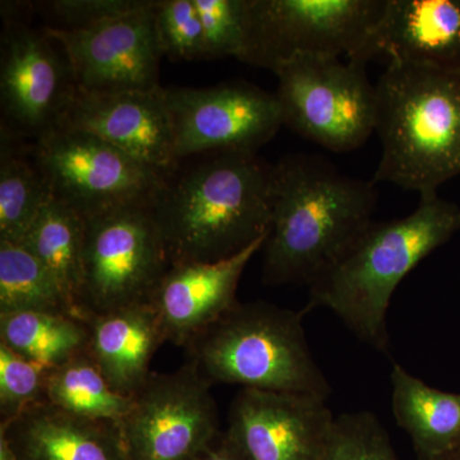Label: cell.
Instances as JSON below:
<instances>
[{"label":"cell","instance_id":"6da1fadb","mask_svg":"<svg viewBox=\"0 0 460 460\" xmlns=\"http://www.w3.org/2000/svg\"><path fill=\"white\" fill-rule=\"evenodd\" d=\"M377 192L325 157L290 154L274 164L263 283L307 284L341 259L374 222Z\"/></svg>","mask_w":460,"mask_h":460},{"label":"cell","instance_id":"7a4b0ae2","mask_svg":"<svg viewBox=\"0 0 460 460\" xmlns=\"http://www.w3.org/2000/svg\"><path fill=\"white\" fill-rule=\"evenodd\" d=\"M210 155L168 177L151 204L169 266L230 259L270 230L274 164L256 153Z\"/></svg>","mask_w":460,"mask_h":460},{"label":"cell","instance_id":"3957f363","mask_svg":"<svg viewBox=\"0 0 460 460\" xmlns=\"http://www.w3.org/2000/svg\"><path fill=\"white\" fill-rule=\"evenodd\" d=\"M460 230V208L435 196L416 210L387 222H372L349 250L308 290L305 314L328 308L363 343L389 354L387 310L396 288L422 260Z\"/></svg>","mask_w":460,"mask_h":460},{"label":"cell","instance_id":"277c9868","mask_svg":"<svg viewBox=\"0 0 460 460\" xmlns=\"http://www.w3.org/2000/svg\"><path fill=\"white\" fill-rule=\"evenodd\" d=\"M376 93L381 156L374 183L435 198L460 175V74L387 63Z\"/></svg>","mask_w":460,"mask_h":460},{"label":"cell","instance_id":"5b68a950","mask_svg":"<svg viewBox=\"0 0 460 460\" xmlns=\"http://www.w3.org/2000/svg\"><path fill=\"white\" fill-rule=\"evenodd\" d=\"M305 311L237 302L187 344L190 362L210 385L296 393L328 399L332 386L314 361Z\"/></svg>","mask_w":460,"mask_h":460},{"label":"cell","instance_id":"8992f818","mask_svg":"<svg viewBox=\"0 0 460 460\" xmlns=\"http://www.w3.org/2000/svg\"><path fill=\"white\" fill-rule=\"evenodd\" d=\"M283 126L332 153H349L376 132L377 93L366 65L298 57L275 69Z\"/></svg>","mask_w":460,"mask_h":460},{"label":"cell","instance_id":"52a82bcc","mask_svg":"<svg viewBox=\"0 0 460 460\" xmlns=\"http://www.w3.org/2000/svg\"><path fill=\"white\" fill-rule=\"evenodd\" d=\"M33 164L53 198L84 219L127 205L153 204L168 180L98 136L66 126L36 138Z\"/></svg>","mask_w":460,"mask_h":460},{"label":"cell","instance_id":"ba28073f","mask_svg":"<svg viewBox=\"0 0 460 460\" xmlns=\"http://www.w3.org/2000/svg\"><path fill=\"white\" fill-rule=\"evenodd\" d=\"M384 5L385 0H248L239 60L274 72L298 57L349 59Z\"/></svg>","mask_w":460,"mask_h":460},{"label":"cell","instance_id":"9c48e42d","mask_svg":"<svg viewBox=\"0 0 460 460\" xmlns=\"http://www.w3.org/2000/svg\"><path fill=\"white\" fill-rule=\"evenodd\" d=\"M168 268L151 204L84 219L83 305L89 317L150 302Z\"/></svg>","mask_w":460,"mask_h":460},{"label":"cell","instance_id":"30bf717a","mask_svg":"<svg viewBox=\"0 0 460 460\" xmlns=\"http://www.w3.org/2000/svg\"><path fill=\"white\" fill-rule=\"evenodd\" d=\"M211 386L192 362L151 374L120 425L129 460H190L222 432Z\"/></svg>","mask_w":460,"mask_h":460},{"label":"cell","instance_id":"8fae6325","mask_svg":"<svg viewBox=\"0 0 460 460\" xmlns=\"http://www.w3.org/2000/svg\"><path fill=\"white\" fill-rule=\"evenodd\" d=\"M164 93L178 162L199 154L256 153L283 126L275 93L243 81L166 87Z\"/></svg>","mask_w":460,"mask_h":460},{"label":"cell","instance_id":"7c38bea8","mask_svg":"<svg viewBox=\"0 0 460 460\" xmlns=\"http://www.w3.org/2000/svg\"><path fill=\"white\" fill-rule=\"evenodd\" d=\"M155 2L83 30L45 27L65 51L75 84L84 93L154 90L160 86Z\"/></svg>","mask_w":460,"mask_h":460},{"label":"cell","instance_id":"4fadbf2b","mask_svg":"<svg viewBox=\"0 0 460 460\" xmlns=\"http://www.w3.org/2000/svg\"><path fill=\"white\" fill-rule=\"evenodd\" d=\"M54 42L23 23H8L3 32L0 98L14 132L38 138L59 124L74 98L71 66Z\"/></svg>","mask_w":460,"mask_h":460},{"label":"cell","instance_id":"5bb4252c","mask_svg":"<svg viewBox=\"0 0 460 460\" xmlns=\"http://www.w3.org/2000/svg\"><path fill=\"white\" fill-rule=\"evenodd\" d=\"M334 420L317 396L241 389L226 432L247 460H320Z\"/></svg>","mask_w":460,"mask_h":460},{"label":"cell","instance_id":"9a60e30c","mask_svg":"<svg viewBox=\"0 0 460 460\" xmlns=\"http://www.w3.org/2000/svg\"><path fill=\"white\" fill-rule=\"evenodd\" d=\"M58 126L93 133L165 177L177 171L164 87L117 93L75 89Z\"/></svg>","mask_w":460,"mask_h":460},{"label":"cell","instance_id":"2e32d148","mask_svg":"<svg viewBox=\"0 0 460 460\" xmlns=\"http://www.w3.org/2000/svg\"><path fill=\"white\" fill-rule=\"evenodd\" d=\"M387 63L460 74V0H385L361 48L348 60Z\"/></svg>","mask_w":460,"mask_h":460},{"label":"cell","instance_id":"e0dca14e","mask_svg":"<svg viewBox=\"0 0 460 460\" xmlns=\"http://www.w3.org/2000/svg\"><path fill=\"white\" fill-rule=\"evenodd\" d=\"M266 238L268 235L222 261L169 266L150 298L165 341L186 348L237 304L235 295L242 274L251 259L262 250Z\"/></svg>","mask_w":460,"mask_h":460},{"label":"cell","instance_id":"ac0fdd59","mask_svg":"<svg viewBox=\"0 0 460 460\" xmlns=\"http://www.w3.org/2000/svg\"><path fill=\"white\" fill-rule=\"evenodd\" d=\"M20 460H129L114 423L74 416L44 402L0 422Z\"/></svg>","mask_w":460,"mask_h":460},{"label":"cell","instance_id":"d6986e66","mask_svg":"<svg viewBox=\"0 0 460 460\" xmlns=\"http://www.w3.org/2000/svg\"><path fill=\"white\" fill-rule=\"evenodd\" d=\"M87 352L124 395L133 396L150 376L154 354L164 343L159 319L150 302L91 314Z\"/></svg>","mask_w":460,"mask_h":460},{"label":"cell","instance_id":"ffe728a7","mask_svg":"<svg viewBox=\"0 0 460 460\" xmlns=\"http://www.w3.org/2000/svg\"><path fill=\"white\" fill-rule=\"evenodd\" d=\"M393 414L419 460H440L460 447V394L441 392L394 363Z\"/></svg>","mask_w":460,"mask_h":460},{"label":"cell","instance_id":"44dd1931","mask_svg":"<svg viewBox=\"0 0 460 460\" xmlns=\"http://www.w3.org/2000/svg\"><path fill=\"white\" fill-rule=\"evenodd\" d=\"M56 278L66 298L84 310V219L51 196L21 242Z\"/></svg>","mask_w":460,"mask_h":460},{"label":"cell","instance_id":"7402d4cb","mask_svg":"<svg viewBox=\"0 0 460 460\" xmlns=\"http://www.w3.org/2000/svg\"><path fill=\"white\" fill-rule=\"evenodd\" d=\"M45 402L74 416L120 428L132 410L133 396L118 392L86 349L51 368Z\"/></svg>","mask_w":460,"mask_h":460},{"label":"cell","instance_id":"603a6c76","mask_svg":"<svg viewBox=\"0 0 460 460\" xmlns=\"http://www.w3.org/2000/svg\"><path fill=\"white\" fill-rule=\"evenodd\" d=\"M0 344L54 368L87 349L89 323L69 314L42 311L0 314Z\"/></svg>","mask_w":460,"mask_h":460},{"label":"cell","instance_id":"cb8c5ba5","mask_svg":"<svg viewBox=\"0 0 460 460\" xmlns=\"http://www.w3.org/2000/svg\"><path fill=\"white\" fill-rule=\"evenodd\" d=\"M42 311L87 321L23 244L0 242V314Z\"/></svg>","mask_w":460,"mask_h":460},{"label":"cell","instance_id":"d4e9b609","mask_svg":"<svg viewBox=\"0 0 460 460\" xmlns=\"http://www.w3.org/2000/svg\"><path fill=\"white\" fill-rule=\"evenodd\" d=\"M0 157V242L21 243L53 195L35 164L12 154L4 140Z\"/></svg>","mask_w":460,"mask_h":460},{"label":"cell","instance_id":"484cf974","mask_svg":"<svg viewBox=\"0 0 460 460\" xmlns=\"http://www.w3.org/2000/svg\"><path fill=\"white\" fill-rule=\"evenodd\" d=\"M320 460H401L389 434L371 411L335 417Z\"/></svg>","mask_w":460,"mask_h":460},{"label":"cell","instance_id":"4316f807","mask_svg":"<svg viewBox=\"0 0 460 460\" xmlns=\"http://www.w3.org/2000/svg\"><path fill=\"white\" fill-rule=\"evenodd\" d=\"M50 367L0 344V416L8 422L45 402Z\"/></svg>","mask_w":460,"mask_h":460},{"label":"cell","instance_id":"83f0119b","mask_svg":"<svg viewBox=\"0 0 460 460\" xmlns=\"http://www.w3.org/2000/svg\"><path fill=\"white\" fill-rule=\"evenodd\" d=\"M204 30V59L243 54L248 0H193Z\"/></svg>","mask_w":460,"mask_h":460},{"label":"cell","instance_id":"f1b7e54d","mask_svg":"<svg viewBox=\"0 0 460 460\" xmlns=\"http://www.w3.org/2000/svg\"><path fill=\"white\" fill-rule=\"evenodd\" d=\"M160 48L175 60L204 59V30L193 0H162L154 4Z\"/></svg>","mask_w":460,"mask_h":460},{"label":"cell","instance_id":"f546056e","mask_svg":"<svg viewBox=\"0 0 460 460\" xmlns=\"http://www.w3.org/2000/svg\"><path fill=\"white\" fill-rule=\"evenodd\" d=\"M147 0H58L50 3L51 13L59 21L60 30H83L123 16L144 7Z\"/></svg>","mask_w":460,"mask_h":460},{"label":"cell","instance_id":"4dcf8cb0","mask_svg":"<svg viewBox=\"0 0 460 460\" xmlns=\"http://www.w3.org/2000/svg\"><path fill=\"white\" fill-rule=\"evenodd\" d=\"M190 460H247L226 431L220 432L202 452Z\"/></svg>","mask_w":460,"mask_h":460},{"label":"cell","instance_id":"1f68e13d","mask_svg":"<svg viewBox=\"0 0 460 460\" xmlns=\"http://www.w3.org/2000/svg\"><path fill=\"white\" fill-rule=\"evenodd\" d=\"M0 460H20L7 438L0 434Z\"/></svg>","mask_w":460,"mask_h":460},{"label":"cell","instance_id":"d6a6232c","mask_svg":"<svg viewBox=\"0 0 460 460\" xmlns=\"http://www.w3.org/2000/svg\"><path fill=\"white\" fill-rule=\"evenodd\" d=\"M440 460H460V447L459 449L454 450L453 453L447 454V456Z\"/></svg>","mask_w":460,"mask_h":460}]
</instances>
